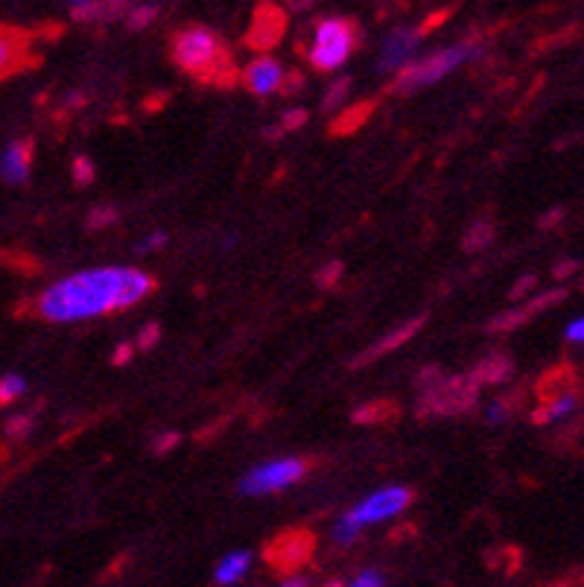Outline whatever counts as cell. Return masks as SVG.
<instances>
[{"label": "cell", "instance_id": "obj_24", "mask_svg": "<svg viewBox=\"0 0 584 587\" xmlns=\"http://www.w3.org/2000/svg\"><path fill=\"white\" fill-rule=\"evenodd\" d=\"M117 220V211L114 208H97L91 216H88V225L91 228H102V225H112Z\"/></svg>", "mask_w": 584, "mask_h": 587}, {"label": "cell", "instance_id": "obj_25", "mask_svg": "<svg viewBox=\"0 0 584 587\" xmlns=\"http://www.w3.org/2000/svg\"><path fill=\"white\" fill-rule=\"evenodd\" d=\"M351 587H383V573L381 570H365V573L353 578Z\"/></svg>", "mask_w": 584, "mask_h": 587}, {"label": "cell", "instance_id": "obj_18", "mask_svg": "<svg viewBox=\"0 0 584 587\" xmlns=\"http://www.w3.org/2000/svg\"><path fill=\"white\" fill-rule=\"evenodd\" d=\"M161 12V7L158 3H144V7H129V12H126V21H129L132 29H144L149 27L152 21H156V15Z\"/></svg>", "mask_w": 584, "mask_h": 587}, {"label": "cell", "instance_id": "obj_33", "mask_svg": "<svg viewBox=\"0 0 584 587\" xmlns=\"http://www.w3.org/2000/svg\"><path fill=\"white\" fill-rule=\"evenodd\" d=\"M176 441H178L176 433H164V436H161V441H158V445H156V450H158V453H167V450L173 448Z\"/></svg>", "mask_w": 584, "mask_h": 587}, {"label": "cell", "instance_id": "obj_11", "mask_svg": "<svg viewBox=\"0 0 584 587\" xmlns=\"http://www.w3.org/2000/svg\"><path fill=\"white\" fill-rule=\"evenodd\" d=\"M29 164H33V143H29V140H15V143L7 147V152H3L0 170H3L7 182L21 185V182H27Z\"/></svg>", "mask_w": 584, "mask_h": 587}, {"label": "cell", "instance_id": "obj_10", "mask_svg": "<svg viewBox=\"0 0 584 587\" xmlns=\"http://www.w3.org/2000/svg\"><path fill=\"white\" fill-rule=\"evenodd\" d=\"M284 67L275 59H258L254 65H249L246 71V83H249V91L258 93V97H270L272 91H278L284 85Z\"/></svg>", "mask_w": 584, "mask_h": 587}, {"label": "cell", "instance_id": "obj_32", "mask_svg": "<svg viewBox=\"0 0 584 587\" xmlns=\"http://www.w3.org/2000/svg\"><path fill=\"white\" fill-rule=\"evenodd\" d=\"M27 429H29V419H27V415H24V419L10 421V427H7V433H10V436H24Z\"/></svg>", "mask_w": 584, "mask_h": 587}, {"label": "cell", "instance_id": "obj_7", "mask_svg": "<svg viewBox=\"0 0 584 587\" xmlns=\"http://www.w3.org/2000/svg\"><path fill=\"white\" fill-rule=\"evenodd\" d=\"M421 36H424L421 29H395V33L386 38V45H383L381 71H403V67H409V59H412V53L418 50Z\"/></svg>", "mask_w": 584, "mask_h": 587}, {"label": "cell", "instance_id": "obj_4", "mask_svg": "<svg viewBox=\"0 0 584 587\" xmlns=\"http://www.w3.org/2000/svg\"><path fill=\"white\" fill-rule=\"evenodd\" d=\"M357 47V27L345 18H325L315 27V41L310 62L315 71H336L348 62Z\"/></svg>", "mask_w": 584, "mask_h": 587}, {"label": "cell", "instance_id": "obj_17", "mask_svg": "<svg viewBox=\"0 0 584 587\" xmlns=\"http://www.w3.org/2000/svg\"><path fill=\"white\" fill-rule=\"evenodd\" d=\"M575 395H558V398H552V401L544 407V410L538 412V421H561L567 419L570 412L575 410Z\"/></svg>", "mask_w": 584, "mask_h": 587}, {"label": "cell", "instance_id": "obj_26", "mask_svg": "<svg viewBox=\"0 0 584 587\" xmlns=\"http://www.w3.org/2000/svg\"><path fill=\"white\" fill-rule=\"evenodd\" d=\"M348 79H343V83H336L334 88H331V91H327V97H325V109H336V103H343L345 100V93H348Z\"/></svg>", "mask_w": 584, "mask_h": 587}, {"label": "cell", "instance_id": "obj_20", "mask_svg": "<svg viewBox=\"0 0 584 587\" xmlns=\"http://www.w3.org/2000/svg\"><path fill=\"white\" fill-rule=\"evenodd\" d=\"M494 237V228L488 223H476L471 228V234L464 237V249L468 252H476V249H483V246H488Z\"/></svg>", "mask_w": 584, "mask_h": 587}, {"label": "cell", "instance_id": "obj_34", "mask_svg": "<svg viewBox=\"0 0 584 587\" xmlns=\"http://www.w3.org/2000/svg\"><path fill=\"white\" fill-rule=\"evenodd\" d=\"M506 403H492V407H488V421H492V424H497V421H502L506 419Z\"/></svg>", "mask_w": 584, "mask_h": 587}, {"label": "cell", "instance_id": "obj_15", "mask_svg": "<svg viewBox=\"0 0 584 587\" xmlns=\"http://www.w3.org/2000/svg\"><path fill=\"white\" fill-rule=\"evenodd\" d=\"M251 559L249 552H232V555H225L223 564L216 567V582L220 585H234V582H240L243 573L249 570Z\"/></svg>", "mask_w": 584, "mask_h": 587}, {"label": "cell", "instance_id": "obj_31", "mask_svg": "<svg viewBox=\"0 0 584 587\" xmlns=\"http://www.w3.org/2000/svg\"><path fill=\"white\" fill-rule=\"evenodd\" d=\"M567 339H570V342H584V319H579V322L567 327Z\"/></svg>", "mask_w": 584, "mask_h": 587}, {"label": "cell", "instance_id": "obj_14", "mask_svg": "<svg viewBox=\"0 0 584 587\" xmlns=\"http://www.w3.org/2000/svg\"><path fill=\"white\" fill-rule=\"evenodd\" d=\"M117 12H129V7L123 3H97V0H83V3H71V15L76 21H97L117 15Z\"/></svg>", "mask_w": 584, "mask_h": 587}, {"label": "cell", "instance_id": "obj_36", "mask_svg": "<svg viewBox=\"0 0 584 587\" xmlns=\"http://www.w3.org/2000/svg\"><path fill=\"white\" fill-rule=\"evenodd\" d=\"M532 284H535V278H523V280H520V284H518V287H514V292H511V296H514V299H518L520 292H523V289L532 287Z\"/></svg>", "mask_w": 584, "mask_h": 587}, {"label": "cell", "instance_id": "obj_6", "mask_svg": "<svg viewBox=\"0 0 584 587\" xmlns=\"http://www.w3.org/2000/svg\"><path fill=\"white\" fill-rule=\"evenodd\" d=\"M409 503H412V491H407V488H386V491H377L369 500H362L357 509L348 512V517L357 526H369V523L389 521L398 512H403Z\"/></svg>", "mask_w": 584, "mask_h": 587}, {"label": "cell", "instance_id": "obj_12", "mask_svg": "<svg viewBox=\"0 0 584 587\" xmlns=\"http://www.w3.org/2000/svg\"><path fill=\"white\" fill-rule=\"evenodd\" d=\"M284 33V18L275 7H263L254 18V27H251V45L254 47H272L278 41V36Z\"/></svg>", "mask_w": 584, "mask_h": 587}, {"label": "cell", "instance_id": "obj_8", "mask_svg": "<svg viewBox=\"0 0 584 587\" xmlns=\"http://www.w3.org/2000/svg\"><path fill=\"white\" fill-rule=\"evenodd\" d=\"M29 38L21 29L0 27V83L27 62Z\"/></svg>", "mask_w": 584, "mask_h": 587}, {"label": "cell", "instance_id": "obj_16", "mask_svg": "<svg viewBox=\"0 0 584 587\" xmlns=\"http://www.w3.org/2000/svg\"><path fill=\"white\" fill-rule=\"evenodd\" d=\"M509 374V360L502 354H494L488 360L476 365V374H473V380H483V383H497L502 380Z\"/></svg>", "mask_w": 584, "mask_h": 587}, {"label": "cell", "instance_id": "obj_9", "mask_svg": "<svg viewBox=\"0 0 584 587\" xmlns=\"http://www.w3.org/2000/svg\"><path fill=\"white\" fill-rule=\"evenodd\" d=\"M310 547H313L310 535H305V532H293V535H284V538H278V541L272 544V550H266V559L275 561L281 570H293L307 559Z\"/></svg>", "mask_w": 584, "mask_h": 587}, {"label": "cell", "instance_id": "obj_2", "mask_svg": "<svg viewBox=\"0 0 584 587\" xmlns=\"http://www.w3.org/2000/svg\"><path fill=\"white\" fill-rule=\"evenodd\" d=\"M173 57L178 67L196 79H214L223 83V71L232 74V62L225 57L220 38L204 27H187L173 38Z\"/></svg>", "mask_w": 584, "mask_h": 587}, {"label": "cell", "instance_id": "obj_3", "mask_svg": "<svg viewBox=\"0 0 584 587\" xmlns=\"http://www.w3.org/2000/svg\"><path fill=\"white\" fill-rule=\"evenodd\" d=\"M473 53H476V47L473 45H456L447 47V50H438V53L421 59V62H412V65L400 71L395 85H392V91L409 93L418 91V88H424V85L430 83H438V79H445V76L450 74V71H456L462 62H468Z\"/></svg>", "mask_w": 584, "mask_h": 587}, {"label": "cell", "instance_id": "obj_27", "mask_svg": "<svg viewBox=\"0 0 584 587\" xmlns=\"http://www.w3.org/2000/svg\"><path fill=\"white\" fill-rule=\"evenodd\" d=\"M369 109H371V105H357V109H351V117H348V121L336 123L334 129H353L357 123L365 121V114H369Z\"/></svg>", "mask_w": 584, "mask_h": 587}, {"label": "cell", "instance_id": "obj_29", "mask_svg": "<svg viewBox=\"0 0 584 587\" xmlns=\"http://www.w3.org/2000/svg\"><path fill=\"white\" fill-rule=\"evenodd\" d=\"M158 336H161V330H158V325H149L140 330V339H138V346L144 348V351H149V348L156 346L158 342Z\"/></svg>", "mask_w": 584, "mask_h": 587}, {"label": "cell", "instance_id": "obj_37", "mask_svg": "<svg viewBox=\"0 0 584 587\" xmlns=\"http://www.w3.org/2000/svg\"><path fill=\"white\" fill-rule=\"evenodd\" d=\"M281 587H307V582L305 578H289V582H284Z\"/></svg>", "mask_w": 584, "mask_h": 587}, {"label": "cell", "instance_id": "obj_22", "mask_svg": "<svg viewBox=\"0 0 584 587\" xmlns=\"http://www.w3.org/2000/svg\"><path fill=\"white\" fill-rule=\"evenodd\" d=\"M357 535H360V526H357V523H353L351 517L345 514L343 521L336 523V532H334L336 544H351L353 538H357Z\"/></svg>", "mask_w": 584, "mask_h": 587}, {"label": "cell", "instance_id": "obj_13", "mask_svg": "<svg viewBox=\"0 0 584 587\" xmlns=\"http://www.w3.org/2000/svg\"><path fill=\"white\" fill-rule=\"evenodd\" d=\"M418 327H421V319H412V322H409V325L398 327V330H395V334L386 336V339H381V342H377V346L371 348V351H365V354H362L360 360H357V365L371 363V360H377V357L386 354V351H395V348H398L400 342H407L409 336H415Z\"/></svg>", "mask_w": 584, "mask_h": 587}, {"label": "cell", "instance_id": "obj_28", "mask_svg": "<svg viewBox=\"0 0 584 587\" xmlns=\"http://www.w3.org/2000/svg\"><path fill=\"white\" fill-rule=\"evenodd\" d=\"M307 123L305 109H293V112L284 114V129H301Z\"/></svg>", "mask_w": 584, "mask_h": 587}, {"label": "cell", "instance_id": "obj_1", "mask_svg": "<svg viewBox=\"0 0 584 587\" xmlns=\"http://www.w3.org/2000/svg\"><path fill=\"white\" fill-rule=\"evenodd\" d=\"M156 289V280L140 270L105 266V270L76 272L47 289L38 301V313L50 322H76L102 313H117Z\"/></svg>", "mask_w": 584, "mask_h": 587}, {"label": "cell", "instance_id": "obj_30", "mask_svg": "<svg viewBox=\"0 0 584 587\" xmlns=\"http://www.w3.org/2000/svg\"><path fill=\"white\" fill-rule=\"evenodd\" d=\"M161 246H167V234H149L147 240L140 242V249H144V252H147V249H161Z\"/></svg>", "mask_w": 584, "mask_h": 587}, {"label": "cell", "instance_id": "obj_19", "mask_svg": "<svg viewBox=\"0 0 584 587\" xmlns=\"http://www.w3.org/2000/svg\"><path fill=\"white\" fill-rule=\"evenodd\" d=\"M24 389H27V383H24V377H18V374L3 377V380H0V407L18 401L21 395H24Z\"/></svg>", "mask_w": 584, "mask_h": 587}, {"label": "cell", "instance_id": "obj_21", "mask_svg": "<svg viewBox=\"0 0 584 587\" xmlns=\"http://www.w3.org/2000/svg\"><path fill=\"white\" fill-rule=\"evenodd\" d=\"M339 275H343V263L331 261V263H325L322 270H319V275H315V284H319V287H334L336 280H339Z\"/></svg>", "mask_w": 584, "mask_h": 587}, {"label": "cell", "instance_id": "obj_5", "mask_svg": "<svg viewBox=\"0 0 584 587\" xmlns=\"http://www.w3.org/2000/svg\"><path fill=\"white\" fill-rule=\"evenodd\" d=\"M305 474H307L305 459H298V457L275 459V462H266V465L251 467L249 474L243 476L240 491L251 497L272 495V491H281V488L298 483Z\"/></svg>", "mask_w": 584, "mask_h": 587}, {"label": "cell", "instance_id": "obj_35", "mask_svg": "<svg viewBox=\"0 0 584 587\" xmlns=\"http://www.w3.org/2000/svg\"><path fill=\"white\" fill-rule=\"evenodd\" d=\"M132 357V346H121L117 348V354H114V365H123Z\"/></svg>", "mask_w": 584, "mask_h": 587}, {"label": "cell", "instance_id": "obj_23", "mask_svg": "<svg viewBox=\"0 0 584 587\" xmlns=\"http://www.w3.org/2000/svg\"><path fill=\"white\" fill-rule=\"evenodd\" d=\"M74 178L79 182V185H91L94 182V164L91 159H85V155H79V159L74 161Z\"/></svg>", "mask_w": 584, "mask_h": 587}]
</instances>
